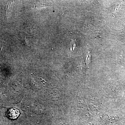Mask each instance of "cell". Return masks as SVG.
<instances>
[{
  "label": "cell",
  "mask_w": 125,
  "mask_h": 125,
  "mask_svg": "<svg viewBox=\"0 0 125 125\" xmlns=\"http://www.w3.org/2000/svg\"><path fill=\"white\" fill-rule=\"evenodd\" d=\"M20 40L21 42L23 43L24 45H28V46H29L28 42V40L26 39V38L25 37V38L23 40H20Z\"/></svg>",
  "instance_id": "5"
},
{
  "label": "cell",
  "mask_w": 125,
  "mask_h": 125,
  "mask_svg": "<svg viewBox=\"0 0 125 125\" xmlns=\"http://www.w3.org/2000/svg\"><path fill=\"white\" fill-rule=\"evenodd\" d=\"M2 49H3V47L0 44V52H2Z\"/></svg>",
  "instance_id": "6"
},
{
  "label": "cell",
  "mask_w": 125,
  "mask_h": 125,
  "mask_svg": "<svg viewBox=\"0 0 125 125\" xmlns=\"http://www.w3.org/2000/svg\"><path fill=\"white\" fill-rule=\"evenodd\" d=\"M47 6V5L46 4H36L34 5V7L35 8H40V7H45V6Z\"/></svg>",
  "instance_id": "4"
},
{
  "label": "cell",
  "mask_w": 125,
  "mask_h": 125,
  "mask_svg": "<svg viewBox=\"0 0 125 125\" xmlns=\"http://www.w3.org/2000/svg\"><path fill=\"white\" fill-rule=\"evenodd\" d=\"M19 114V111L18 109L12 108L7 112V115L10 119H14L17 118Z\"/></svg>",
  "instance_id": "1"
},
{
  "label": "cell",
  "mask_w": 125,
  "mask_h": 125,
  "mask_svg": "<svg viewBox=\"0 0 125 125\" xmlns=\"http://www.w3.org/2000/svg\"><path fill=\"white\" fill-rule=\"evenodd\" d=\"M24 27L27 32L31 33L34 30V22L30 21H27V22L24 23Z\"/></svg>",
  "instance_id": "2"
},
{
  "label": "cell",
  "mask_w": 125,
  "mask_h": 125,
  "mask_svg": "<svg viewBox=\"0 0 125 125\" xmlns=\"http://www.w3.org/2000/svg\"><path fill=\"white\" fill-rule=\"evenodd\" d=\"M13 2V1H9L6 3L5 9L6 16L7 18H8L11 13Z\"/></svg>",
  "instance_id": "3"
}]
</instances>
